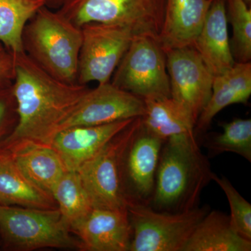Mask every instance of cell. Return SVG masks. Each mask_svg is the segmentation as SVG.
<instances>
[{"mask_svg":"<svg viewBox=\"0 0 251 251\" xmlns=\"http://www.w3.org/2000/svg\"><path fill=\"white\" fill-rule=\"evenodd\" d=\"M213 175L209 157L203 154L194 134L168 138L160 153L150 207L168 213L196 209Z\"/></svg>","mask_w":251,"mask_h":251,"instance_id":"7a4b0ae2","label":"cell"},{"mask_svg":"<svg viewBox=\"0 0 251 251\" xmlns=\"http://www.w3.org/2000/svg\"><path fill=\"white\" fill-rule=\"evenodd\" d=\"M229 22L233 29L231 46L234 59L249 62L251 58V10L244 0H227Z\"/></svg>","mask_w":251,"mask_h":251,"instance_id":"d4e9b609","label":"cell"},{"mask_svg":"<svg viewBox=\"0 0 251 251\" xmlns=\"http://www.w3.org/2000/svg\"><path fill=\"white\" fill-rule=\"evenodd\" d=\"M141 122L136 117L76 171L95 208L128 209L122 186L126 149Z\"/></svg>","mask_w":251,"mask_h":251,"instance_id":"52a82bcc","label":"cell"},{"mask_svg":"<svg viewBox=\"0 0 251 251\" xmlns=\"http://www.w3.org/2000/svg\"><path fill=\"white\" fill-rule=\"evenodd\" d=\"M223 132L207 137L203 145L209 156L224 152L236 153L251 162V120L236 119L221 125Z\"/></svg>","mask_w":251,"mask_h":251,"instance_id":"cb8c5ba5","label":"cell"},{"mask_svg":"<svg viewBox=\"0 0 251 251\" xmlns=\"http://www.w3.org/2000/svg\"><path fill=\"white\" fill-rule=\"evenodd\" d=\"M141 117L145 128L162 140L183 134H194L196 122L171 97L145 99Z\"/></svg>","mask_w":251,"mask_h":251,"instance_id":"44dd1931","label":"cell"},{"mask_svg":"<svg viewBox=\"0 0 251 251\" xmlns=\"http://www.w3.org/2000/svg\"><path fill=\"white\" fill-rule=\"evenodd\" d=\"M251 241L234 230L229 215L210 210L193 231L184 251H251Z\"/></svg>","mask_w":251,"mask_h":251,"instance_id":"d6986e66","label":"cell"},{"mask_svg":"<svg viewBox=\"0 0 251 251\" xmlns=\"http://www.w3.org/2000/svg\"><path fill=\"white\" fill-rule=\"evenodd\" d=\"M145 111L143 99L110 82L100 84L87 91L57 133L77 126L102 125L141 117Z\"/></svg>","mask_w":251,"mask_h":251,"instance_id":"7c38bea8","label":"cell"},{"mask_svg":"<svg viewBox=\"0 0 251 251\" xmlns=\"http://www.w3.org/2000/svg\"><path fill=\"white\" fill-rule=\"evenodd\" d=\"M57 208L42 209L0 204V234L8 247L29 251L40 249H79Z\"/></svg>","mask_w":251,"mask_h":251,"instance_id":"5b68a950","label":"cell"},{"mask_svg":"<svg viewBox=\"0 0 251 251\" xmlns=\"http://www.w3.org/2000/svg\"><path fill=\"white\" fill-rule=\"evenodd\" d=\"M165 54L171 98L196 124L210 99L214 75L193 46L171 49Z\"/></svg>","mask_w":251,"mask_h":251,"instance_id":"8fae6325","label":"cell"},{"mask_svg":"<svg viewBox=\"0 0 251 251\" xmlns=\"http://www.w3.org/2000/svg\"><path fill=\"white\" fill-rule=\"evenodd\" d=\"M52 196L63 221L72 232L94 208L76 171L64 173L54 185Z\"/></svg>","mask_w":251,"mask_h":251,"instance_id":"7402d4cb","label":"cell"},{"mask_svg":"<svg viewBox=\"0 0 251 251\" xmlns=\"http://www.w3.org/2000/svg\"><path fill=\"white\" fill-rule=\"evenodd\" d=\"M213 0H166L158 45L166 52L193 46Z\"/></svg>","mask_w":251,"mask_h":251,"instance_id":"2e32d148","label":"cell"},{"mask_svg":"<svg viewBox=\"0 0 251 251\" xmlns=\"http://www.w3.org/2000/svg\"><path fill=\"white\" fill-rule=\"evenodd\" d=\"M14 59L13 54L5 52L4 50L0 52V89L9 87L10 80H14Z\"/></svg>","mask_w":251,"mask_h":251,"instance_id":"83f0119b","label":"cell"},{"mask_svg":"<svg viewBox=\"0 0 251 251\" xmlns=\"http://www.w3.org/2000/svg\"><path fill=\"white\" fill-rule=\"evenodd\" d=\"M44 1H45L46 6L48 7L49 6H52V7L59 6L60 7L64 0H44Z\"/></svg>","mask_w":251,"mask_h":251,"instance_id":"f1b7e54d","label":"cell"},{"mask_svg":"<svg viewBox=\"0 0 251 251\" xmlns=\"http://www.w3.org/2000/svg\"><path fill=\"white\" fill-rule=\"evenodd\" d=\"M230 46L224 1L213 0L193 47L211 74L216 76L227 72L235 64Z\"/></svg>","mask_w":251,"mask_h":251,"instance_id":"e0dca14e","label":"cell"},{"mask_svg":"<svg viewBox=\"0 0 251 251\" xmlns=\"http://www.w3.org/2000/svg\"><path fill=\"white\" fill-rule=\"evenodd\" d=\"M164 141L149 131L140 122L122 160V191L128 207L150 206Z\"/></svg>","mask_w":251,"mask_h":251,"instance_id":"30bf717a","label":"cell"},{"mask_svg":"<svg viewBox=\"0 0 251 251\" xmlns=\"http://www.w3.org/2000/svg\"><path fill=\"white\" fill-rule=\"evenodd\" d=\"M0 204L34 209L57 208L52 196L30 182L0 149Z\"/></svg>","mask_w":251,"mask_h":251,"instance_id":"ffe728a7","label":"cell"},{"mask_svg":"<svg viewBox=\"0 0 251 251\" xmlns=\"http://www.w3.org/2000/svg\"><path fill=\"white\" fill-rule=\"evenodd\" d=\"M17 119L11 87L0 89V146L14 130Z\"/></svg>","mask_w":251,"mask_h":251,"instance_id":"4316f807","label":"cell"},{"mask_svg":"<svg viewBox=\"0 0 251 251\" xmlns=\"http://www.w3.org/2000/svg\"><path fill=\"white\" fill-rule=\"evenodd\" d=\"M82 32L59 11L40 8L23 33L25 52L50 75L67 83H77Z\"/></svg>","mask_w":251,"mask_h":251,"instance_id":"3957f363","label":"cell"},{"mask_svg":"<svg viewBox=\"0 0 251 251\" xmlns=\"http://www.w3.org/2000/svg\"><path fill=\"white\" fill-rule=\"evenodd\" d=\"M251 94L250 62H235L228 71L214 76L210 99L195 126V138L198 140L205 133L221 110L232 104L247 103Z\"/></svg>","mask_w":251,"mask_h":251,"instance_id":"ac0fdd59","label":"cell"},{"mask_svg":"<svg viewBox=\"0 0 251 251\" xmlns=\"http://www.w3.org/2000/svg\"><path fill=\"white\" fill-rule=\"evenodd\" d=\"M17 123L0 148L19 140L50 145L59 126L90 89L50 75L25 52L13 54Z\"/></svg>","mask_w":251,"mask_h":251,"instance_id":"6da1fadb","label":"cell"},{"mask_svg":"<svg viewBox=\"0 0 251 251\" xmlns=\"http://www.w3.org/2000/svg\"><path fill=\"white\" fill-rule=\"evenodd\" d=\"M3 48H2V46H1V43H0V52H1V50H3Z\"/></svg>","mask_w":251,"mask_h":251,"instance_id":"4dcf8cb0","label":"cell"},{"mask_svg":"<svg viewBox=\"0 0 251 251\" xmlns=\"http://www.w3.org/2000/svg\"><path fill=\"white\" fill-rule=\"evenodd\" d=\"M135 118L97 126H77L59 130L50 145L67 171H77Z\"/></svg>","mask_w":251,"mask_h":251,"instance_id":"5bb4252c","label":"cell"},{"mask_svg":"<svg viewBox=\"0 0 251 251\" xmlns=\"http://www.w3.org/2000/svg\"><path fill=\"white\" fill-rule=\"evenodd\" d=\"M245 1V2L247 3L248 5H250L251 2V0H244Z\"/></svg>","mask_w":251,"mask_h":251,"instance_id":"f546056e","label":"cell"},{"mask_svg":"<svg viewBox=\"0 0 251 251\" xmlns=\"http://www.w3.org/2000/svg\"><path fill=\"white\" fill-rule=\"evenodd\" d=\"M210 209L204 205L168 213L150 206H128L132 227L129 251H184L193 231Z\"/></svg>","mask_w":251,"mask_h":251,"instance_id":"8992f818","label":"cell"},{"mask_svg":"<svg viewBox=\"0 0 251 251\" xmlns=\"http://www.w3.org/2000/svg\"><path fill=\"white\" fill-rule=\"evenodd\" d=\"M165 57L154 39L134 36L114 72L112 83L143 100L171 97Z\"/></svg>","mask_w":251,"mask_h":251,"instance_id":"ba28073f","label":"cell"},{"mask_svg":"<svg viewBox=\"0 0 251 251\" xmlns=\"http://www.w3.org/2000/svg\"><path fill=\"white\" fill-rule=\"evenodd\" d=\"M82 251H129L132 227L128 209L94 207L72 231Z\"/></svg>","mask_w":251,"mask_h":251,"instance_id":"4fadbf2b","label":"cell"},{"mask_svg":"<svg viewBox=\"0 0 251 251\" xmlns=\"http://www.w3.org/2000/svg\"><path fill=\"white\" fill-rule=\"evenodd\" d=\"M44 0H0V43L12 54L25 52L23 33Z\"/></svg>","mask_w":251,"mask_h":251,"instance_id":"603a6c76","label":"cell"},{"mask_svg":"<svg viewBox=\"0 0 251 251\" xmlns=\"http://www.w3.org/2000/svg\"><path fill=\"white\" fill-rule=\"evenodd\" d=\"M166 3V0H64L59 11L79 27L91 23L120 25L129 28L135 36L157 41Z\"/></svg>","mask_w":251,"mask_h":251,"instance_id":"277c9868","label":"cell"},{"mask_svg":"<svg viewBox=\"0 0 251 251\" xmlns=\"http://www.w3.org/2000/svg\"><path fill=\"white\" fill-rule=\"evenodd\" d=\"M0 149L8 153L30 182L50 196L54 185L67 171L62 158L51 145L23 140Z\"/></svg>","mask_w":251,"mask_h":251,"instance_id":"9a60e30c","label":"cell"},{"mask_svg":"<svg viewBox=\"0 0 251 251\" xmlns=\"http://www.w3.org/2000/svg\"><path fill=\"white\" fill-rule=\"evenodd\" d=\"M82 42L77 71V83L109 82L135 34L120 25L91 23L81 27Z\"/></svg>","mask_w":251,"mask_h":251,"instance_id":"9c48e42d","label":"cell"},{"mask_svg":"<svg viewBox=\"0 0 251 251\" xmlns=\"http://www.w3.org/2000/svg\"><path fill=\"white\" fill-rule=\"evenodd\" d=\"M212 181L219 185L227 198L232 227L239 235L251 241V204L238 192L227 178L219 176L214 173Z\"/></svg>","mask_w":251,"mask_h":251,"instance_id":"484cf974","label":"cell"}]
</instances>
